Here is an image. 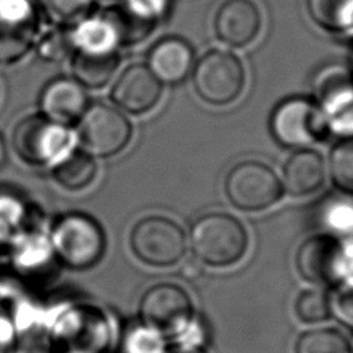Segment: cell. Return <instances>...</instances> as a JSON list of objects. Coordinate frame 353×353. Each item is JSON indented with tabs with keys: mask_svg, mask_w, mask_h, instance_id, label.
Returning <instances> with one entry per match:
<instances>
[{
	"mask_svg": "<svg viewBox=\"0 0 353 353\" xmlns=\"http://www.w3.org/2000/svg\"><path fill=\"white\" fill-rule=\"evenodd\" d=\"M330 303L331 317L353 330V279H345L334 284V290L330 292Z\"/></svg>",
	"mask_w": 353,
	"mask_h": 353,
	"instance_id": "27",
	"label": "cell"
},
{
	"mask_svg": "<svg viewBox=\"0 0 353 353\" xmlns=\"http://www.w3.org/2000/svg\"><path fill=\"white\" fill-rule=\"evenodd\" d=\"M70 135L66 127L41 113L21 119L14 127L11 145L15 154L29 165H46L66 153Z\"/></svg>",
	"mask_w": 353,
	"mask_h": 353,
	"instance_id": "8",
	"label": "cell"
},
{
	"mask_svg": "<svg viewBox=\"0 0 353 353\" xmlns=\"http://www.w3.org/2000/svg\"><path fill=\"white\" fill-rule=\"evenodd\" d=\"M223 188L232 205L247 212L263 211L284 194L277 174L268 164L256 160H244L233 165Z\"/></svg>",
	"mask_w": 353,
	"mask_h": 353,
	"instance_id": "6",
	"label": "cell"
},
{
	"mask_svg": "<svg viewBox=\"0 0 353 353\" xmlns=\"http://www.w3.org/2000/svg\"><path fill=\"white\" fill-rule=\"evenodd\" d=\"M50 244L52 255L70 270H87L105 255L106 236L91 215L70 211L59 215L52 226Z\"/></svg>",
	"mask_w": 353,
	"mask_h": 353,
	"instance_id": "1",
	"label": "cell"
},
{
	"mask_svg": "<svg viewBox=\"0 0 353 353\" xmlns=\"http://www.w3.org/2000/svg\"><path fill=\"white\" fill-rule=\"evenodd\" d=\"M181 274H182V277H185L188 280H194L196 277H199L201 274V268L197 262L189 261L182 266Z\"/></svg>",
	"mask_w": 353,
	"mask_h": 353,
	"instance_id": "29",
	"label": "cell"
},
{
	"mask_svg": "<svg viewBox=\"0 0 353 353\" xmlns=\"http://www.w3.org/2000/svg\"><path fill=\"white\" fill-rule=\"evenodd\" d=\"M325 226L338 234L336 237L353 233V205L347 201H332L323 211ZM332 234V236H335Z\"/></svg>",
	"mask_w": 353,
	"mask_h": 353,
	"instance_id": "28",
	"label": "cell"
},
{
	"mask_svg": "<svg viewBox=\"0 0 353 353\" xmlns=\"http://www.w3.org/2000/svg\"><path fill=\"white\" fill-rule=\"evenodd\" d=\"M194 50L182 37L165 36L148 52L146 66L161 84L182 83L193 70Z\"/></svg>",
	"mask_w": 353,
	"mask_h": 353,
	"instance_id": "15",
	"label": "cell"
},
{
	"mask_svg": "<svg viewBox=\"0 0 353 353\" xmlns=\"http://www.w3.org/2000/svg\"><path fill=\"white\" fill-rule=\"evenodd\" d=\"M261 28L262 15L254 0H225L214 17L216 39L233 48L252 43Z\"/></svg>",
	"mask_w": 353,
	"mask_h": 353,
	"instance_id": "14",
	"label": "cell"
},
{
	"mask_svg": "<svg viewBox=\"0 0 353 353\" xmlns=\"http://www.w3.org/2000/svg\"><path fill=\"white\" fill-rule=\"evenodd\" d=\"M194 316L189 294L174 283L152 285L139 301L141 321L161 332L167 342L183 330Z\"/></svg>",
	"mask_w": 353,
	"mask_h": 353,
	"instance_id": "9",
	"label": "cell"
},
{
	"mask_svg": "<svg viewBox=\"0 0 353 353\" xmlns=\"http://www.w3.org/2000/svg\"><path fill=\"white\" fill-rule=\"evenodd\" d=\"M295 314L306 324H317L331 317L330 292L320 288L303 290L295 299Z\"/></svg>",
	"mask_w": 353,
	"mask_h": 353,
	"instance_id": "24",
	"label": "cell"
},
{
	"mask_svg": "<svg viewBox=\"0 0 353 353\" xmlns=\"http://www.w3.org/2000/svg\"><path fill=\"white\" fill-rule=\"evenodd\" d=\"M128 241L137 259L154 268H168L178 263L188 248L183 229L164 215L141 218L132 226Z\"/></svg>",
	"mask_w": 353,
	"mask_h": 353,
	"instance_id": "4",
	"label": "cell"
},
{
	"mask_svg": "<svg viewBox=\"0 0 353 353\" xmlns=\"http://www.w3.org/2000/svg\"><path fill=\"white\" fill-rule=\"evenodd\" d=\"M88 105L85 88L73 77L66 76L51 79L39 95L40 113L63 127L77 124Z\"/></svg>",
	"mask_w": 353,
	"mask_h": 353,
	"instance_id": "13",
	"label": "cell"
},
{
	"mask_svg": "<svg viewBox=\"0 0 353 353\" xmlns=\"http://www.w3.org/2000/svg\"><path fill=\"white\" fill-rule=\"evenodd\" d=\"M98 172L95 157L84 149H73L61 156L52 167L54 181L66 190L79 192L88 188Z\"/></svg>",
	"mask_w": 353,
	"mask_h": 353,
	"instance_id": "19",
	"label": "cell"
},
{
	"mask_svg": "<svg viewBox=\"0 0 353 353\" xmlns=\"http://www.w3.org/2000/svg\"><path fill=\"white\" fill-rule=\"evenodd\" d=\"M36 36L37 19L29 0H0V65L22 59Z\"/></svg>",
	"mask_w": 353,
	"mask_h": 353,
	"instance_id": "10",
	"label": "cell"
},
{
	"mask_svg": "<svg viewBox=\"0 0 353 353\" xmlns=\"http://www.w3.org/2000/svg\"><path fill=\"white\" fill-rule=\"evenodd\" d=\"M99 17L112 32L117 47H132L145 41L157 25L156 19L139 14L125 3L109 7Z\"/></svg>",
	"mask_w": 353,
	"mask_h": 353,
	"instance_id": "18",
	"label": "cell"
},
{
	"mask_svg": "<svg viewBox=\"0 0 353 353\" xmlns=\"http://www.w3.org/2000/svg\"><path fill=\"white\" fill-rule=\"evenodd\" d=\"M163 84L146 65L132 63L116 79L110 88V99L117 109L139 116L152 110L161 98Z\"/></svg>",
	"mask_w": 353,
	"mask_h": 353,
	"instance_id": "12",
	"label": "cell"
},
{
	"mask_svg": "<svg viewBox=\"0 0 353 353\" xmlns=\"http://www.w3.org/2000/svg\"><path fill=\"white\" fill-rule=\"evenodd\" d=\"M37 3L52 21L69 25L85 19L91 14L95 0H37Z\"/></svg>",
	"mask_w": 353,
	"mask_h": 353,
	"instance_id": "25",
	"label": "cell"
},
{
	"mask_svg": "<svg viewBox=\"0 0 353 353\" xmlns=\"http://www.w3.org/2000/svg\"><path fill=\"white\" fill-rule=\"evenodd\" d=\"M352 343V353H353V342H350Z\"/></svg>",
	"mask_w": 353,
	"mask_h": 353,
	"instance_id": "32",
	"label": "cell"
},
{
	"mask_svg": "<svg viewBox=\"0 0 353 353\" xmlns=\"http://www.w3.org/2000/svg\"><path fill=\"white\" fill-rule=\"evenodd\" d=\"M314 99L327 128L342 138L353 137V81L343 72H325L316 83Z\"/></svg>",
	"mask_w": 353,
	"mask_h": 353,
	"instance_id": "11",
	"label": "cell"
},
{
	"mask_svg": "<svg viewBox=\"0 0 353 353\" xmlns=\"http://www.w3.org/2000/svg\"><path fill=\"white\" fill-rule=\"evenodd\" d=\"M120 65L117 50L74 48L70 69L73 79L84 88H102L114 76Z\"/></svg>",
	"mask_w": 353,
	"mask_h": 353,
	"instance_id": "17",
	"label": "cell"
},
{
	"mask_svg": "<svg viewBox=\"0 0 353 353\" xmlns=\"http://www.w3.org/2000/svg\"><path fill=\"white\" fill-rule=\"evenodd\" d=\"M192 83L201 101L225 106L236 101L244 90V66L233 52L212 48L194 62Z\"/></svg>",
	"mask_w": 353,
	"mask_h": 353,
	"instance_id": "3",
	"label": "cell"
},
{
	"mask_svg": "<svg viewBox=\"0 0 353 353\" xmlns=\"http://www.w3.org/2000/svg\"><path fill=\"white\" fill-rule=\"evenodd\" d=\"M7 160V148H6V142L0 134V167L6 163Z\"/></svg>",
	"mask_w": 353,
	"mask_h": 353,
	"instance_id": "31",
	"label": "cell"
},
{
	"mask_svg": "<svg viewBox=\"0 0 353 353\" xmlns=\"http://www.w3.org/2000/svg\"><path fill=\"white\" fill-rule=\"evenodd\" d=\"M294 353H352V343L339 330L319 327L296 338Z\"/></svg>",
	"mask_w": 353,
	"mask_h": 353,
	"instance_id": "21",
	"label": "cell"
},
{
	"mask_svg": "<svg viewBox=\"0 0 353 353\" xmlns=\"http://www.w3.org/2000/svg\"><path fill=\"white\" fill-rule=\"evenodd\" d=\"M37 54L47 62H61L74 51V44L72 34L55 29L46 33L36 41Z\"/></svg>",
	"mask_w": 353,
	"mask_h": 353,
	"instance_id": "26",
	"label": "cell"
},
{
	"mask_svg": "<svg viewBox=\"0 0 353 353\" xmlns=\"http://www.w3.org/2000/svg\"><path fill=\"white\" fill-rule=\"evenodd\" d=\"M167 338L142 321L127 327L121 336V353H165Z\"/></svg>",
	"mask_w": 353,
	"mask_h": 353,
	"instance_id": "23",
	"label": "cell"
},
{
	"mask_svg": "<svg viewBox=\"0 0 353 353\" xmlns=\"http://www.w3.org/2000/svg\"><path fill=\"white\" fill-rule=\"evenodd\" d=\"M165 353H205V349H181V347H171V349H167Z\"/></svg>",
	"mask_w": 353,
	"mask_h": 353,
	"instance_id": "30",
	"label": "cell"
},
{
	"mask_svg": "<svg viewBox=\"0 0 353 353\" xmlns=\"http://www.w3.org/2000/svg\"><path fill=\"white\" fill-rule=\"evenodd\" d=\"M306 10L312 21L324 30H353V0H306Z\"/></svg>",
	"mask_w": 353,
	"mask_h": 353,
	"instance_id": "20",
	"label": "cell"
},
{
	"mask_svg": "<svg viewBox=\"0 0 353 353\" xmlns=\"http://www.w3.org/2000/svg\"><path fill=\"white\" fill-rule=\"evenodd\" d=\"M269 130L279 145L295 150L323 141L330 134L319 103L307 97L281 101L270 114Z\"/></svg>",
	"mask_w": 353,
	"mask_h": 353,
	"instance_id": "5",
	"label": "cell"
},
{
	"mask_svg": "<svg viewBox=\"0 0 353 353\" xmlns=\"http://www.w3.org/2000/svg\"><path fill=\"white\" fill-rule=\"evenodd\" d=\"M325 179L323 156L309 148L296 149L283 165V192L294 197H303L317 192Z\"/></svg>",
	"mask_w": 353,
	"mask_h": 353,
	"instance_id": "16",
	"label": "cell"
},
{
	"mask_svg": "<svg viewBox=\"0 0 353 353\" xmlns=\"http://www.w3.org/2000/svg\"><path fill=\"white\" fill-rule=\"evenodd\" d=\"M189 245L199 262L226 268L244 256L248 234L236 216L226 212H208L192 225Z\"/></svg>",
	"mask_w": 353,
	"mask_h": 353,
	"instance_id": "2",
	"label": "cell"
},
{
	"mask_svg": "<svg viewBox=\"0 0 353 353\" xmlns=\"http://www.w3.org/2000/svg\"><path fill=\"white\" fill-rule=\"evenodd\" d=\"M328 171L334 186L342 193L353 196V137L342 138L332 146Z\"/></svg>",
	"mask_w": 353,
	"mask_h": 353,
	"instance_id": "22",
	"label": "cell"
},
{
	"mask_svg": "<svg viewBox=\"0 0 353 353\" xmlns=\"http://www.w3.org/2000/svg\"><path fill=\"white\" fill-rule=\"evenodd\" d=\"M76 125L83 149L94 157L120 153L132 137V125L124 112L103 102L88 105Z\"/></svg>",
	"mask_w": 353,
	"mask_h": 353,
	"instance_id": "7",
	"label": "cell"
}]
</instances>
